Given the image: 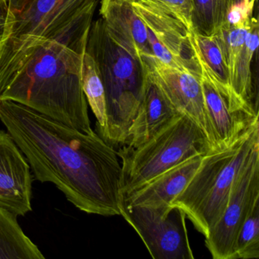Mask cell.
Instances as JSON below:
<instances>
[{
    "instance_id": "obj_1",
    "label": "cell",
    "mask_w": 259,
    "mask_h": 259,
    "mask_svg": "<svg viewBox=\"0 0 259 259\" xmlns=\"http://www.w3.org/2000/svg\"><path fill=\"white\" fill-rule=\"evenodd\" d=\"M0 120L28 160L34 179L55 185L81 211L120 215L122 167L114 147L12 101Z\"/></svg>"
},
{
    "instance_id": "obj_2",
    "label": "cell",
    "mask_w": 259,
    "mask_h": 259,
    "mask_svg": "<svg viewBox=\"0 0 259 259\" xmlns=\"http://www.w3.org/2000/svg\"><path fill=\"white\" fill-rule=\"evenodd\" d=\"M90 28L49 39L34 48L14 71L0 79V101L19 103L78 131L92 133L81 84Z\"/></svg>"
},
{
    "instance_id": "obj_3",
    "label": "cell",
    "mask_w": 259,
    "mask_h": 259,
    "mask_svg": "<svg viewBox=\"0 0 259 259\" xmlns=\"http://www.w3.org/2000/svg\"><path fill=\"white\" fill-rule=\"evenodd\" d=\"M86 52L98 66L105 92L107 127L101 138L113 147L122 146L143 97L148 65L116 44L101 18L92 22Z\"/></svg>"
},
{
    "instance_id": "obj_4",
    "label": "cell",
    "mask_w": 259,
    "mask_h": 259,
    "mask_svg": "<svg viewBox=\"0 0 259 259\" xmlns=\"http://www.w3.org/2000/svg\"><path fill=\"white\" fill-rule=\"evenodd\" d=\"M98 0H9L0 79L49 39L91 28Z\"/></svg>"
},
{
    "instance_id": "obj_5",
    "label": "cell",
    "mask_w": 259,
    "mask_h": 259,
    "mask_svg": "<svg viewBox=\"0 0 259 259\" xmlns=\"http://www.w3.org/2000/svg\"><path fill=\"white\" fill-rule=\"evenodd\" d=\"M258 142L259 121L230 148L207 151L187 186L171 202L204 237L221 218L233 183Z\"/></svg>"
},
{
    "instance_id": "obj_6",
    "label": "cell",
    "mask_w": 259,
    "mask_h": 259,
    "mask_svg": "<svg viewBox=\"0 0 259 259\" xmlns=\"http://www.w3.org/2000/svg\"><path fill=\"white\" fill-rule=\"evenodd\" d=\"M208 151L202 130L186 115L177 113L147 142L135 148L122 145L117 151L122 160V199L162 172Z\"/></svg>"
},
{
    "instance_id": "obj_7",
    "label": "cell",
    "mask_w": 259,
    "mask_h": 259,
    "mask_svg": "<svg viewBox=\"0 0 259 259\" xmlns=\"http://www.w3.org/2000/svg\"><path fill=\"white\" fill-rule=\"evenodd\" d=\"M120 215L140 236L154 259H193L186 215L177 206H127Z\"/></svg>"
},
{
    "instance_id": "obj_8",
    "label": "cell",
    "mask_w": 259,
    "mask_h": 259,
    "mask_svg": "<svg viewBox=\"0 0 259 259\" xmlns=\"http://www.w3.org/2000/svg\"><path fill=\"white\" fill-rule=\"evenodd\" d=\"M258 23L251 17L238 26L224 25L214 34L228 69L230 87L239 111L258 119L257 93L253 84L251 64L259 45Z\"/></svg>"
},
{
    "instance_id": "obj_9",
    "label": "cell",
    "mask_w": 259,
    "mask_h": 259,
    "mask_svg": "<svg viewBox=\"0 0 259 259\" xmlns=\"http://www.w3.org/2000/svg\"><path fill=\"white\" fill-rule=\"evenodd\" d=\"M259 199V142L232 186L225 208L205 237L214 259H233L235 239L251 206Z\"/></svg>"
},
{
    "instance_id": "obj_10",
    "label": "cell",
    "mask_w": 259,
    "mask_h": 259,
    "mask_svg": "<svg viewBox=\"0 0 259 259\" xmlns=\"http://www.w3.org/2000/svg\"><path fill=\"white\" fill-rule=\"evenodd\" d=\"M128 1L146 26L154 58L177 69L197 70L188 46L189 30L154 0Z\"/></svg>"
},
{
    "instance_id": "obj_11",
    "label": "cell",
    "mask_w": 259,
    "mask_h": 259,
    "mask_svg": "<svg viewBox=\"0 0 259 259\" xmlns=\"http://www.w3.org/2000/svg\"><path fill=\"white\" fill-rule=\"evenodd\" d=\"M148 74L177 113L193 121L205 135L209 143L204 92L197 71L177 69L153 58L148 63ZM210 145V144H209Z\"/></svg>"
},
{
    "instance_id": "obj_12",
    "label": "cell",
    "mask_w": 259,
    "mask_h": 259,
    "mask_svg": "<svg viewBox=\"0 0 259 259\" xmlns=\"http://www.w3.org/2000/svg\"><path fill=\"white\" fill-rule=\"evenodd\" d=\"M31 166L8 131L0 130V207L16 217L32 210Z\"/></svg>"
},
{
    "instance_id": "obj_13",
    "label": "cell",
    "mask_w": 259,
    "mask_h": 259,
    "mask_svg": "<svg viewBox=\"0 0 259 259\" xmlns=\"http://www.w3.org/2000/svg\"><path fill=\"white\" fill-rule=\"evenodd\" d=\"M100 15L110 37L148 64L154 58L148 31L128 0H101Z\"/></svg>"
},
{
    "instance_id": "obj_14",
    "label": "cell",
    "mask_w": 259,
    "mask_h": 259,
    "mask_svg": "<svg viewBox=\"0 0 259 259\" xmlns=\"http://www.w3.org/2000/svg\"><path fill=\"white\" fill-rule=\"evenodd\" d=\"M209 130L210 151L230 148L258 122L242 113L233 112L225 97L210 82L201 79Z\"/></svg>"
},
{
    "instance_id": "obj_15",
    "label": "cell",
    "mask_w": 259,
    "mask_h": 259,
    "mask_svg": "<svg viewBox=\"0 0 259 259\" xmlns=\"http://www.w3.org/2000/svg\"><path fill=\"white\" fill-rule=\"evenodd\" d=\"M204 155H196L162 172L139 189L122 198L127 206L158 207L169 205L187 186Z\"/></svg>"
},
{
    "instance_id": "obj_16",
    "label": "cell",
    "mask_w": 259,
    "mask_h": 259,
    "mask_svg": "<svg viewBox=\"0 0 259 259\" xmlns=\"http://www.w3.org/2000/svg\"><path fill=\"white\" fill-rule=\"evenodd\" d=\"M187 44L191 60L201 79L210 82L225 97L232 111L243 113L235 104L228 69L216 37L204 35L192 28L188 32Z\"/></svg>"
},
{
    "instance_id": "obj_17",
    "label": "cell",
    "mask_w": 259,
    "mask_h": 259,
    "mask_svg": "<svg viewBox=\"0 0 259 259\" xmlns=\"http://www.w3.org/2000/svg\"><path fill=\"white\" fill-rule=\"evenodd\" d=\"M177 113L148 74L140 106L124 145L135 148L142 145L166 125Z\"/></svg>"
},
{
    "instance_id": "obj_18",
    "label": "cell",
    "mask_w": 259,
    "mask_h": 259,
    "mask_svg": "<svg viewBox=\"0 0 259 259\" xmlns=\"http://www.w3.org/2000/svg\"><path fill=\"white\" fill-rule=\"evenodd\" d=\"M18 217L0 207V259H44L36 244L25 235Z\"/></svg>"
},
{
    "instance_id": "obj_19",
    "label": "cell",
    "mask_w": 259,
    "mask_h": 259,
    "mask_svg": "<svg viewBox=\"0 0 259 259\" xmlns=\"http://www.w3.org/2000/svg\"><path fill=\"white\" fill-rule=\"evenodd\" d=\"M81 84L88 104L96 117L97 133L101 137L107 127L105 92L98 66L87 52L83 57Z\"/></svg>"
},
{
    "instance_id": "obj_20",
    "label": "cell",
    "mask_w": 259,
    "mask_h": 259,
    "mask_svg": "<svg viewBox=\"0 0 259 259\" xmlns=\"http://www.w3.org/2000/svg\"><path fill=\"white\" fill-rule=\"evenodd\" d=\"M193 26L195 31L213 36L225 24L233 0H193Z\"/></svg>"
},
{
    "instance_id": "obj_21",
    "label": "cell",
    "mask_w": 259,
    "mask_h": 259,
    "mask_svg": "<svg viewBox=\"0 0 259 259\" xmlns=\"http://www.w3.org/2000/svg\"><path fill=\"white\" fill-rule=\"evenodd\" d=\"M259 257V199L254 201L241 224L236 239L233 259Z\"/></svg>"
},
{
    "instance_id": "obj_22",
    "label": "cell",
    "mask_w": 259,
    "mask_h": 259,
    "mask_svg": "<svg viewBox=\"0 0 259 259\" xmlns=\"http://www.w3.org/2000/svg\"><path fill=\"white\" fill-rule=\"evenodd\" d=\"M180 21L188 30L194 28L193 0H154Z\"/></svg>"
},
{
    "instance_id": "obj_23",
    "label": "cell",
    "mask_w": 259,
    "mask_h": 259,
    "mask_svg": "<svg viewBox=\"0 0 259 259\" xmlns=\"http://www.w3.org/2000/svg\"><path fill=\"white\" fill-rule=\"evenodd\" d=\"M8 14L9 0H0V60L2 57Z\"/></svg>"
},
{
    "instance_id": "obj_24",
    "label": "cell",
    "mask_w": 259,
    "mask_h": 259,
    "mask_svg": "<svg viewBox=\"0 0 259 259\" xmlns=\"http://www.w3.org/2000/svg\"><path fill=\"white\" fill-rule=\"evenodd\" d=\"M242 1H248V2L251 3V4H255L256 1H257V0H233V4H238V3H241L242 2Z\"/></svg>"
}]
</instances>
